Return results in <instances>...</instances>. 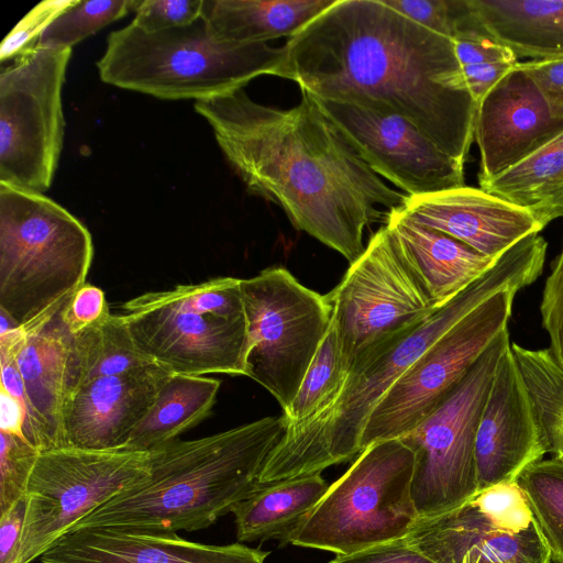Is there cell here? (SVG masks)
I'll return each instance as SVG.
<instances>
[{"label":"cell","instance_id":"obj_1","mask_svg":"<svg viewBox=\"0 0 563 563\" xmlns=\"http://www.w3.org/2000/svg\"><path fill=\"white\" fill-rule=\"evenodd\" d=\"M284 48L282 78L300 90L400 115L465 162L477 104L451 38L382 0H336Z\"/></svg>","mask_w":563,"mask_h":563},{"label":"cell","instance_id":"obj_2","mask_svg":"<svg viewBox=\"0 0 563 563\" xmlns=\"http://www.w3.org/2000/svg\"><path fill=\"white\" fill-rule=\"evenodd\" d=\"M300 93L288 109L256 102L244 87L194 106L247 191L352 264L365 251V229L407 195L374 173L314 99Z\"/></svg>","mask_w":563,"mask_h":563},{"label":"cell","instance_id":"obj_3","mask_svg":"<svg viewBox=\"0 0 563 563\" xmlns=\"http://www.w3.org/2000/svg\"><path fill=\"white\" fill-rule=\"evenodd\" d=\"M548 243L537 234L522 239L475 282L418 324L382 342L350 371L334 405L286 432L267 457L258 482L268 484L321 473L360 454L366 421L387 390L442 335L492 296L520 290L542 274Z\"/></svg>","mask_w":563,"mask_h":563},{"label":"cell","instance_id":"obj_4","mask_svg":"<svg viewBox=\"0 0 563 563\" xmlns=\"http://www.w3.org/2000/svg\"><path fill=\"white\" fill-rule=\"evenodd\" d=\"M286 429L284 416L265 417L201 439H175L151 451L144 479L69 531L115 528L176 533L208 528L258 487L265 462Z\"/></svg>","mask_w":563,"mask_h":563},{"label":"cell","instance_id":"obj_5","mask_svg":"<svg viewBox=\"0 0 563 563\" xmlns=\"http://www.w3.org/2000/svg\"><path fill=\"white\" fill-rule=\"evenodd\" d=\"M283 46L222 41L200 15L190 24L146 32L130 23L111 32L97 62L106 84L159 99H210L263 75L282 78Z\"/></svg>","mask_w":563,"mask_h":563},{"label":"cell","instance_id":"obj_6","mask_svg":"<svg viewBox=\"0 0 563 563\" xmlns=\"http://www.w3.org/2000/svg\"><path fill=\"white\" fill-rule=\"evenodd\" d=\"M88 229L41 192L0 183V309L20 325L86 284Z\"/></svg>","mask_w":563,"mask_h":563},{"label":"cell","instance_id":"obj_7","mask_svg":"<svg viewBox=\"0 0 563 563\" xmlns=\"http://www.w3.org/2000/svg\"><path fill=\"white\" fill-rule=\"evenodd\" d=\"M413 470L415 453L399 438L366 446L330 484L290 544L342 555L406 537L419 518Z\"/></svg>","mask_w":563,"mask_h":563},{"label":"cell","instance_id":"obj_8","mask_svg":"<svg viewBox=\"0 0 563 563\" xmlns=\"http://www.w3.org/2000/svg\"><path fill=\"white\" fill-rule=\"evenodd\" d=\"M247 330L245 375L290 407L332 323L327 296L307 288L283 267L241 279Z\"/></svg>","mask_w":563,"mask_h":563},{"label":"cell","instance_id":"obj_9","mask_svg":"<svg viewBox=\"0 0 563 563\" xmlns=\"http://www.w3.org/2000/svg\"><path fill=\"white\" fill-rule=\"evenodd\" d=\"M510 343L506 329L446 397L399 438L415 453L411 496L419 517L448 512L477 494L476 433L497 364Z\"/></svg>","mask_w":563,"mask_h":563},{"label":"cell","instance_id":"obj_10","mask_svg":"<svg viewBox=\"0 0 563 563\" xmlns=\"http://www.w3.org/2000/svg\"><path fill=\"white\" fill-rule=\"evenodd\" d=\"M151 452L60 448L41 452L25 490L14 563L41 558L73 525L150 474Z\"/></svg>","mask_w":563,"mask_h":563},{"label":"cell","instance_id":"obj_11","mask_svg":"<svg viewBox=\"0 0 563 563\" xmlns=\"http://www.w3.org/2000/svg\"><path fill=\"white\" fill-rule=\"evenodd\" d=\"M71 48L36 46L0 74V183L43 194L64 139L62 89Z\"/></svg>","mask_w":563,"mask_h":563},{"label":"cell","instance_id":"obj_12","mask_svg":"<svg viewBox=\"0 0 563 563\" xmlns=\"http://www.w3.org/2000/svg\"><path fill=\"white\" fill-rule=\"evenodd\" d=\"M325 296L349 371L375 346L435 310L385 224Z\"/></svg>","mask_w":563,"mask_h":563},{"label":"cell","instance_id":"obj_13","mask_svg":"<svg viewBox=\"0 0 563 563\" xmlns=\"http://www.w3.org/2000/svg\"><path fill=\"white\" fill-rule=\"evenodd\" d=\"M518 289L498 291L433 343L387 390L362 433L372 443L398 439L415 429L459 384L506 329Z\"/></svg>","mask_w":563,"mask_h":563},{"label":"cell","instance_id":"obj_14","mask_svg":"<svg viewBox=\"0 0 563 563\" xmlns=\"http://www.w3.org/2000/svg\"><path fill=\"white\" fill-rule=\"evenodd\" d=\"M435 563H551L516 482L478 492L463 505L419 517L406 536Z\"/></svg>","mask_w":563,"mask_h":563},{"label":"cell","instance_id":"obj_15","mask_svg":"<svg viewBox=\"0 0 563 563\" xmlns=\"http://www.w3.org/2000/svg\"><path fill=\"white\" fill-rule=\"evenodd\" d=\"M122 308L136 349L173 374L245 375V318L227 320L192 309L164 291L142 294Z\"/></svg>","mask_w":563,"mask_h":563},{"label":"cell","instance_id":"obj_16","mask_svg":"<svg viewBox=\"0 0 563 563\" xmlns=\"http://www.w3.org/2000/svg\"><path fill=\"white\" fill-rule=\"evenodd\" d=\"M312 98L368 167L405 195L465 186L464 163L443 152L405 118L377 108Z\"/></svg>","mask_w":563,"mask_h":563},{"label":"cell","instance_id":"obj_17","mask_svg":"<svg viewBox=\"0 0 563 563\" xmlns=\"http://www.w3.org/2000/svg\"><path fill=\"white\" fill-rule=\"evenodd\" d=\"M545 453L510 343L497 364L476 433L477 493L516 482L522 471L541 461Z\"/></svg>","mask_w":563,"mask_h":563},{"label":"cell","instance_id":"obj_18","mask_svg":"<svg viewBox=\"0 0 563 563\" xmlns=\"http://www.w3.org/2000/svg\"><path fill=\"white\" fill-rule=\"evenodd\" d=\"M173 374L157 364L91 378L66 399L63 433L66 448L123 450Z\"/></svg>","mask_w":563,"mask_h":563},{"label":"cell","instance_id":"obj_19","mask_svg":"<svg viewBox=\"0 0 563 563\" xmlns=\"http://www.w3.org/2000/svg\"><path fill=\"white\" fill-rule=\"evenodd\" d=\"M516 64L476 107L478 183L499 175L563 132V119L551 114L537 86Z\"/></svg>","mask_w":563,"mask_h":563},{"label":"cell","instance_id":"obj_20","mask_svg":"<svg viewBox=\"0 0 563 563\" xmlns=\"http://www.w3.org/2000/svg\"><path fill=\"white\" fill-rule=\"evenodd\" d=\"M70 296L21 327L24 342L19 366L25 411L22 433L40 452L66 448L63 412L73 333L65 322L64 308Z\"/></svg>","mask_w":563,"mask_h":563},{"label":"cell","instance_id":"obj_21","mask_svg":"<svg viewBox=\"0 0 563 563\" xmlns=\"http://www.w3.org/2000/svg\"><path fill=\"white\" fill-rule=\"evenodd\" d=\"M401 209L412 220L492 258L543 229L531 210L468 186L407 196Z\"/></svg>","mask_w":563,"mask_h":563},{"label":"cell","instance_id":"obj_22","mask_svg":"<svg viewBox=\"0 0 563 563\" xmlns=\"http://www.w3.org/2000/svg\"><path fill=\"white\" fill-rule=\"evenodd\" d=\"M268 554L242 543L192 542L177 533L85 528L64 534L40 559L42 563H264Z\"/></svg>","mask_w":563,"mask_h":563},{"label":"cell","instance_id":"obj_23","mask_svg":"<svg viewBox=\"0 0 563 563\" xmlns=\"http://www.w3.org/2000/svg\"><path fill=\"white\" fill-rule=\"evenodd\" d=\"M384 224L435 309L481 277L498 258L412 220L401 206L388 211Z\"/></svg>","mask_w":563,"mask_h":563},{"label":"cell","instance_id":"obj_24","mask_svg":"<svg viewBox=\"0 0 563 563\" xmlns=\"http://www.w3.org/2000/svg\"><path fill=\"white\" fill-rule=\"evenodd\" d=\"M477 29L518 57L563 58V0H465Z\"/></svg>","mask_w":563,"mask_h":563},{"label":"cell","instance_id":"obj_25","mask_svg":"<svg viewBox=\"0 0 563 563\" xmlns=\"http://www.w3.org/2000/svg\"><path fill=\"white\" fill-rule=\"evenodd\" d=\"M329 487L320 473L260 484L232 508L238 541L274 539L280 547L290 544L292 534Z\"/></svg>","mask_w":563,"mask_h":563},{"label":"cell","instance_id":"obj_26","mask_svg":"<svg viewBox=\"0 0 563 563\" xmlns=\"http://www.w3.org/2000/svg\"><path fill=\"white\" fill-rule=\"evenodd\" d=\"M336 0H203L201 15L222 41L290 40Z\"/></svg>","mask_w":563,"mask_h":563},{"label":"cell","instance_id":"obj_27","mask_svg":"<svg viewBox=\"0 0 563 563\" xmlns=\"http://www.w3.org/2000/svg\"><path fill=\"white\" fill-rule=\"evenodd\" d=\"M220 385L211 377L170 374L123 450L151 452L177 439L209 416Z\"/></svg>","mask_w":563,"mask_h":563},{"label":"cell","instance_id":"obj_28","mask_svg":"<svg viewBox=\"0 0 563 563\" xmlns=\"http://www.w3.org/2000/svg\"><path fill=\"white\" fill-rule=\"evenodd\" d=\"M154 364L134 345L122 314L73 334L67 362V397L82 383Z\"/></svg>","mask_w":563,"mask_h":563},{"label":"cell","instance_id":"obj_29","mask_svg":"<svg viewBox=\"0 0 563 563\" xmlns=\"http://www.w3.org/2000/svg\"><path fill=\"white\" fill-rule=\"evenodd\" d=\"M547 452L563 462V367L550 349L529 350L511 343Z\"/></svg>","mask_w":563,"mask_h":563},{"label":"cell","instance_id":"obj_30","mask_svg":"<svg viewBox=\"0 0 563 563\" xmlns=\"http://www.w3.org/2000/svg\"><path fill=\"white\" fill-rule=\"evenodd\" d=\"M563 175V132L481 188L516 206L533 210L545 202Z\"/></svg>","mask_w":563,"mask_h":563},{"label":"cell","instance_id":"obj_31","mask_svg":"<svg viewBox=\"0 0 563 563\" xmlns=\"http://www.w3.org/2000/svg\"><path fill=\"white\" fill-rule=\"evenodd\" d=\"M349 373L332 322L290 407L283 413L287 427L308 422L331 408L343 391Z\"/></svg>","mask_w":563,"mask_h":563},{"label":"cell","instance_id":"obj_32","mask_svg":"<svg viewBox=\"0 0 563 563\" xmlns=\"http://www.w3.org/2000/svg\"><path fill=\"white\" fill-rule=\"evenodd\" d=\"M533 520L554 563H563V462L538 461L518 476Z\"/></svg>","mask_w":563,"mask_h":563},{"label":"cell","instance_id":"obj_33","mask_svg":"<svg viewBox=\"0 0 563 563\" xmlns=\"http://www.w3.org/2000/svg\"><path fill=\"white\" fill-rule=\"evenodd\" d=\"M139 0H75L44 31L36 46L64 49L134 11Z\"/></svg>","mask_w":563,"mask_h":563},{"label":"cell","instance_id":"obj_34","mask_svg":"<svg viewBox=\"0 0 563 563\" xmlns=\"http://www.w3.org/2000/svg\"><path fill=\"white\" fill-rule=\"evenodd\" d=\"M167 295L198 311L227 320L245 318L241 279L220 277L199 284L178 285Z\"/></svg>","mask_w":563,"mask_h":563},{"label":"cell","instance_id":"obj_35","mask_svg":"<svg viewBox=\"0 0 563 563\" xmlns=\"http://www.w3.org/2000/svg\"><path fill=\"white\" fill-rule=\"evenodd\" d=\"M0 514L24 498L40 451L22 434L0 430Z\"/></svg>","mask_w":563,"mask_h":563},{"label":"cell","instance_id":"obj_36","mask_svg":"<svg viewBox=\"0 0 563 563\" xmlns=\"http://www.w3.org/2000/svg\"><path fill=\"white\" fill-rule=\"evenodd\" d=\"M75 0L40 2L12 29L0 47V60L14 59L36 47L46 27Z\"/></svg>","mask_w":563,"mask_h":563},{"label":"cell","instance_id":"obj_37","mask_svg":"<svg viewBox=\"0 0 563 563\" xmlns=\"http://www.w3.org/2000/svg\"><path fill=\"white\" fill-rule=\"evenodd\" d=\"M203 0H141L132 24L146 32L184 26L202 13Z\"/></svg>","mask_w":563,"mask_h":563},{"label":"cell","instance_id":"obj_38","mask_svg":"<svg viewBox=\"0 0 563 563\" xmlns=\"http://www.w3.org/2000/svg\"><path fill=\"white\" fill-rule=\"evenodd\" d=\"M423 27L452 40L460 0H382Z\"/></svg>","mask_w":563,"mask_h":563},{"label":"cell","instance_id":"obj_39","mask_svg":"<svg viewBox=\"0 0 563 563\" xmlns=\"http://www.w3.org/2000/svg\"><path fill=\"white\" fill-rule=\"evenodd\" d=\"M540 312L550 338V351L563 367V247L545 280Z\"/></svg>","mask_w":563,"mask_h":563},{"label":"cell","instance_id":"obj_40","mask_svg":"<svg viewBox=\"0 0 563 563\" xmlns=\"http://www.w3.org/2000/svg\"><path fill=\"white\" fill-rule=\"evenodd\" d=\"M110 314L104 292L87 283L68 298L64 308V319L73 334L102 323Z\"/></svg>","mask_w":563,"mask_h":563},{"label":"cell","instance_id":"obj_41","mask_svg":"<svg viewBox=\"0 0 563 563\" xmlns=\"http://www.w3.org/2000/svg\"><path fill=\"white\" fill-rule=\"evenodd\" d=\"M541 92L551 114L563 119V58L517 62Z\"/></svg>","mask_w":563,"mask_h":563},{"label":"cell","instance_id":"obj_42","mask_svg":"<svg viewBox=\"0 0 563 563\" xmlns=\"http://www.w3.org/2000/svg\"><path fill=\"white\" fill-rule=\"evenodd\" d=\"M329 563H435L406 537L378 543L361 551L336 555Z\"/></svg>","mask_w":563,"mask_h":563},{"label":"cell","instance_id":"obj_43","mask_svg":"<svg viewBox=\"0 0 563 563\" xmlns=\"http://www.w3.org/2000/svg\"><path fill=\"white\" fill-rule=\"evenodd\" d=\"M515 64L509 62H490L462 66L465 82L476 104Z\"/></svg>","mask_w":563,"mask_h":563},{"label":"cell","instance_id":"obj_44","mask_svg":"<svg viewBox=\"0 0 563 563\" xmlns=\"http://www.w3.org/2000/svg\"><path fill=\"white\" fill-rule=\"evenodd\" d=\"M25 518V498L0 514V563H14Z\"/></svg>","mask_w":563,"mask_h":563},{"label":"cell","instance_id":"obj_45","mask_svg":"<svg viewBox=\"0 0 563 563\" xmlns=\"http://www.w3.org/2000/svg\"><path fill=\"white\" fill-rule=\"evenodd\" d=\"M24 406L0 389V430L22 434Z\"/></svg>","mask_w":563,"mask_h":563},{"label":"cell","instance_id":"obj_46","mask_svg":"<svg viewBox=\"0 0 563 563\" xmlns=\"http://www.w3.org/2000/svg\"><path fill=\"white\" fill-rule=\"evenodd\" d=\"M532 213L543 228L551 221L558 218H563V175L549 199L541 206L533 209Z\"/></svg>","mask_w":563,"mask_h":563},{"label":"cell","instance_id":"obj_47","mask_svg":"<svg viewBox=\"0 0 563 563\" xmlns=\"http://www.w3.org/2000/svg\"><path fill=\"white\" fill-rule=\"evenodd\" d=\"M21 328L14 319L4 310L0 309V335Z\"/></svg>","mask_w":563,"mask_h":563}]
</instances>
